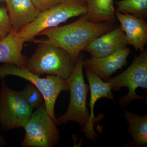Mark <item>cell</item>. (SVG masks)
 Instances as JSON below:
<instances>
[{
  "instance_id": "cell-10",
  "label": "cell",
  "mask_w": 147,
  "mask_h": 147,
  "mask_svg": "<svg viewBox=\"0 0 147 147\" xmlns=\"http://www.w3.org/2000/svg\"><path fill=\"white\" fill-rule=\"evenodd\" d=\"M129 45L126 35L120 26L95 38L85 47L83 51L91 57L100 58L115 53Z\"/></svg>"
},
{
  "instance_id": "cell-9",
  "label": "cell",
  "mask_w": 147,
  "mask_h": 147,
  "mask_svg": "<svg viewBox=\"0 0 147 147\" xmlns=\"http://www.w3.org/2000/svg\"><path fill=\"white\" fill-rule=\"evenodd\" d=\"M131 50L125 47L113 54L103 57H91L84 60L83 66L100 79L107 82L112 75L127 63V58Z\"/></svg>"
},
{
  "instance_id": "cell-19",
  "label": "cell",
  "mask_w": 147,
  "mask_h": 147,
  "mask_svg": "<svg viewBox=\"0 0 147 147\" xmlns=\"http://www.w3.org/2000/svg\"><path fill=\"white\" fill-rule=\"evenodd\" d=\"M12 30L7 8L0 7V40L5 37Z\"/></svg>"
},
{
  "instance_id": "cell-4",
  "label": "cell",
  "mask_w": 147,
  "mask_h": 147,
  "mask_svg": "<svg viewBox=\"0 0 147 147\" xmlns=\"http://www.w3.org/2000/svg\"><path fill=\"white\" fill-rule=\"evenodd\" d=\"M88 8L85 0H63L58 5L41 12L16 34L26 42L34 40L35 37L45 29L57 26L69 18L86 14Z\"/></svg>"
},
{
  "instance_id": "cell-13",
  "label": "cell",
  "mask_w": 147,
  "mask_h": 147,
  "mask_svg": "<svg viewBox=\"0 0 147 147\" xmlns=\"http://www.w3.org/2000/svg\"><path fill=\"white\" fill-rule=\"evenodd\" d=\"M25 42L11 30L5 37L0 40V63L26 67L27 61L22 54Z\"/></svg>"
},
{
  "instance_id": "cell-7",
  "label": "cell",
  "mask_w": 147,
  "mask_h": 147,
  "mask_svg": "<svg viewBox=\"0 0 147 147\" xmlns=\"http://www.w3.org/2000/svg\"><path fill=\"white\" fill-rule=\"evenodd\" d=\"M112 90L116 91L123 87H127L128 92L120 99L121 107H125L132 100L146 99L145 96L137 94V88H147V50L141 51L139 56H135L133 62L125 71L107 82Z\"/></svg>"
},
{
  "instance_id": "cell-17",
  "label": "cell",
  "mask_w": 147,
  "mask_h": 147,
  "mask_svg": "<svg viewBox=\"0 0 147 147\" xmlns=\"http://www.w3.org/2000/svg\"><path fill=\"white\" fill-rule=\"evenodd\" d=\"M116 11L133 15L146 21L147 18V0H120L115 1Z\"/></svg>"
},
{
  "instance_id": "cell-16",
  "label": "cell",
  "mask_w": 147,
  "mask_h": 147,
  "mask_svg": "<svg viewBox=\"0 0 147 147\" xmlns=\"http://www.w3.org/2000/svg\"><path fill=\"white\" fill-rule=\"evenodd\" d=\"M86 76L90 84L91 91L90 100L89 105L90 107V117L96 120L94 115L95 104L97 100L101 98L108 100L114 99V95L109 83L104 82L95 74L86 69Z\"/></svg>"
},
{
  "instance_id": "cell-1",
  "label": "cell",
  "mask_w": 147,
  "mask_h": 147,
  "mask_svg": "<svg viewBox=\"0 0 147 147\" xmlns=\"http://www.w3.org/2000/svg\"><path fill=\"white\" fill-rule=\"evenodd\" d=\"M117 26L109 22L93 23L84 14L71 24L45 29L38 35L47 36V40L44 41L65 50L76 62L81 52L92 40Z\"/></svg>"
},
{
  "instance_id": "cell-3",
  "label": "cell",
  "mask_w": 147,
  "mask_h": 147,
  "mask_svg": "<svg viewBox=\"0 0 147 147\" xmlns=\"http://www.w3.org/2000/svg\"><path fill=\"white\" fill-rule=\"evenodd\" d=\"M39 43L34 54L27 61L26 67L32 73L57 75L67 79L76 62L65 50L43 40Z\"/></svg>"
},
{
  "instance_id": "cell-15",
  "label": "cell",
  "mask_w": 147,
  "mask_h": 147,
  "mask_svg": "<svg viewBox=\"0 0 147 147\" xmlns=\"http://www.w3.org/2000/svg\"><path fill=\"white\" fill-rule=\"evenodd\" d=\"M124 116L128 124V133L133 141L125 146L146 147L147 116H139L127 110L124 111Z\"/></svg>"
},
{
  "instance_id": "cell-14",
  "label": "cell",
  "mask_w": 147,
  "mask_h": 147,
  "mask_svg": "<svg viewBox=\"0 0 147 147\" xmlns=\"http://www.w3.org/2000/svg\"><path fill=\"white\" fill-rule=\"evenodd\" d=\"M88 5L86 16L89 21L95 23L109 22L115 24L117 18L114 0H85Z\"/></svg>"
},
{
  "instance_id": "cell-12",
  "label": "cell",
  "mask_w": 147,
  "mask_h": 147,
  "mask_svg": "<svg viewBox=\"0 0 147 147\" xmlns=\"http://www.w3.org/2000/svg\"><path fill=\"white\" fill-rule=\"evenodd\" d=\"M12 30L17 33L35 20L40 12L31 0H5Z\"/></svg>"
},
{
  "instance_id": "cell-21",
  "label": "cell",
  "mask_w": 147,
  "mask_h": 147,
  "mask_svg": "<svg viewBox=\"0 0 147 147\" xmlns=\"http://www.w3.org/2000/svg\"><path fill=\"white\" fill-rule=\"evenodd\" d=\"M6 144L5 139L2 136L0 135V146H4Z\"/></svg>"
},
{
  "instance_id": "cell-18",
  "label": "cell",
  "mask_w": 147,
  "mask_h": 147,
  "mask_svg": "<svg viewBox=\"0 0 147 147\" xmlns=\"http://www.w3.org/2000/svg\"><path fill=\"white\" fill-rule=\"evenodd\" d=\"M19 93L26 102L34 109L40 106L44 100L41 92L32 84L28 85Z\"/></svg>"
},
{
  "instance_id": "cell-8",
  "label": "cell",
  "mask_w": 147,
  "mask_h": 147,
  "mask_svg": "<svg viewBox=\"0 0 147 147\" xmlns=\"http://www.w3.org/2000/svg\"><path fill=\"white\" fill-rule=\"evenodd\" d=\"M34 108L24 100L19 92L6 85L3 79L0 91V129L8 130L24 127Z\"/></svg>"
},
{
  "instance_id": "cell-6",
  "label": "cell",
  "mask_w": 147,
  "mask_h": 147,
  "mask_svg": "<svg viewBox=\"0 0 147 147\" xmlns=\"http://www.w3.org/2000/svg\"><path fill=\"white\" fill-rule=\"evenodd\" d=\"M56 122L47 112L45 102L36 108L23 128L26 135L23 147H53L60 140Z\"/></svg>"
},
{
  "instance_id": "cell-2",
  "label": "cell",
  "mask_w": 147,
  "mask_h": 147,
  "mask_svg": "<svg viewBox=\"0 0 147 147\" xmlns=\"http://www.w3.org/2000/svg\"><path fill=\"white\" fill-rule=\"evenodd\" d=\"M84 55L80 54L70 76L66 79L70 90V101L66 113L58 119L61 123L74 121L79 124L82 132L88 139L94 141L97 137L94 129L96 120L92 119L87 106L88 86L85 83L83 74Z\"/></svg>"
},
{
  "instance_id": "cell-5",
  "label": "cell",
  "mask_w": 147,
  "mask_h": 147,
  "mask_svg": "<svg viewBox=\"0 0 147 147\" xmlns=\"http://www.w3.org/2000/svg\"><path fill=\"white\" fill-rule=\"evenodd\" d=\"M8 75L18 76L35 85L43 95L48 114L57 125L60 124L55 117V106L61 92L69 90L66 79L52 74L45 78H40V75L31 72L26 67H18L14 65L5 64L0 67V78L3 79Z\"/></svg>"
},
{
  "instance_id": "cell-11",
  "label": "cell",
  "mask_w": 147,
  "mask_h": 147,
  "mask_svg": "<svg viewBox=\"0 0 147 147\" xmlns=\"http://www.w3.org/2000/svg\"><path fill=\"white\" fill-rule=\"evenodd\" d=\"M117 20L126 35L129 45L136 51H143L147 44V24L146 21L133 15L115 11Z\"/></svg>"
},
{
  "instance_id": "cell-20",
  "label": "cell",
  "mask_w": 147,
  "mask_h": 147,
  "mask_svg": "<svg viewBox=\"0 0 147 147\" xmlns=\"http://www.w3.org/2000/svg\"><path fill=\"white\" fill-rule=\"evenodd\" d=\"M40 12H44L58 5L63 0H31Z\"/></svg>"
},
{
  "instance_id": "cell-22",
  "label": "cell",
  "mask_w": 147,
  "mask_h": 147,
  "mask_svg": "<svg viewBox=\"0 0 147 147\" xmlns=\"http://www.w3.org/2000/svg\"></svg>"
}]
</instances>
